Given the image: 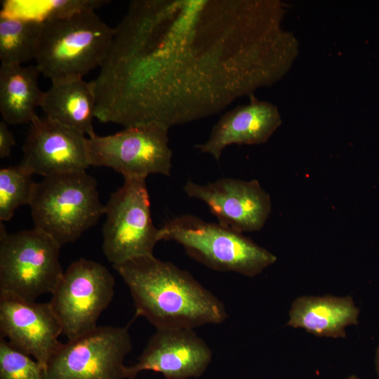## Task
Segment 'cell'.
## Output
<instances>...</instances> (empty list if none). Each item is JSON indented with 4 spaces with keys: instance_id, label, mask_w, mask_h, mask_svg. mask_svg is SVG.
I'll return each instance as SVG.
<instances>
[{
    "instance_id": "6da1fadb",
    "label": "cell",
    "mask_w": 379,
    "mask_h": 379,
    "mask_svg": "<svg viewBox=\"0 0 379 379\" xmlns=\"http://www.w3.org/2000/svg\"><path fill=\"white\" fill-rule=\"evenodd\" d=\"M91 81L95 118L168 128L275 81L284 41L269 1L135 0Z\"/></svg>"
},
{
    "instance_id": "7a4b0ae2",
    "label": "cell",
    "mask_w": 379,
    "mask_h": 379,
    "mask_svg": "<svg viewBox=\"0 0 379 379\" xmlns=\"http://www.w3.org/2000/svg\"><path fill=\"white\" fill-rule=\"evenodd\" d=\"M113 267L129 288L135 317H145L157 329H194L228 317L221 300L171 262L145 255Z\"/></svg>"
},
{
    "instance_id": "3957f363",
    "label": "cell",
    "mask_w": 379,
    "mask_h": 379,
    "mask_svg": "<svg viewBox=\"0 0 379 379\" xmlns=\"http://www.w3.org/2000/svg\"><path fill=\"white\" fill-rule=\"evenodd\" d=\"M114 32L94 9L44 21L35 65L52 84L83 79L102 64Z\"/></svg>"
},
{
    "instance_id": "277c9868",
    "label": "cell",
    "mask_w": 379,
    "mask_h": 379,
    "mask_svg": "<svg viewBox=\"0 0 379 379\" xmlns=\"http://www.w3.org/2000/svg\"><path fill=\"white\" fill-rule=\"evenodd\" d=\"M159 241H174L204 265L220 272L253 277L277 261V257L243 233L192 214L175 216L159 229Z\"/></svg>"
},
{
    "instance_id": "5b68a950",
    "label": "cell",
    "mask_w": 379,
    "mask_h": 379,
    "mask_svg": "<svg viewBox=\"0 0 379 379\" xmlns=\"http://www.w3.org/2000/svg\"><path fill=\"white\" fill-rule=\"evenodd\" d=\"M97 186L86 171L44 177L29 204L34 227L61 246L75 241L105 214Z\"/></svg>"
},
{
    "instance_id": "8992f818",
    "label": "cell",
    "mask_w": 379,
    "mask_h": 379,
    "mask_svg": "<svg viewBox=\"0 0 379 379\" xmlns=\"http://www.w3.org/2000/svg\"><path fill=\"white\" fill-rule=\"evenodd\" d=\"M61 246L36 229L8 234L0 223V291L35 301L52 293L62 277Z\"/></svg>"
},
{
    "instance_id": "52a82bcc",
    "label": "cell",
    "mask_w": 379,
    "mask_h": 379,
    "mask_svg": "<svg viewBox=\"0 0 379 379\" xmlns=\"http://www.w3.org/2000/svg\"><path fill=\"white\" fill-rule=\"evenodd\" d=\"M168 128L151 123L124 128L113 135L94 133L86 138L88 164L111 168L124 179H146L151 174L169 176L173 152Z\"/></svg>"
},
{
    "instance_id": "ba28073f",
    "label": "cell",
    "mask_w": 379,
    "mask_h": 379,
    "mask_svg": "<svg viewBox=\"0 0 379 379\" xmlns=\"http://www.w3.org/2000/svg\"><path fill=\"white\" fill-rule=\"evenodd\" d=\"M145 178H125L105 205L102 251L112 265L153 255L159 229L153 224Z\"/></svg>"
},
{
    "instance_id": "9c48e42d",
    "label": "cell",
    "mask_w": 379,
    "mask_h": 379,
    "mask_svg": "<svg viewBox=\"0 0 379 379\" xmlns=\"http://www.w3.org/2000/svg\"><path fill=\"white\" fill-rule=\"evenodd\" d=\"M114 279L106 267L81 258L64 272L50 303L68 340L93 329L114 294Z\"/></svg>"
},
{
    "instance_id": "30bf717a",
    "label": "cell",
    "mask_w": 379,
    "mask_h": 379,
    "mask_svg": "<svg viewBox=\"0 0 379 379\" xmlns=\"http://www.w3.org/2000/svg\"><path fill=\"white\" fill-rule=\"evenodd\" d=\"M129 326H97L65 343L49 359L46 379H124L132 350Z\"/></svg>"
},
{
    "instance_id": "8fae6325",
    "label": "cell",
    "mask_w": 379,
    "mask_h": 379,
    "mask_svg": "<svg viewBox=\"0 0 379 379\" xmlns=\"http://www.w3.org/2000/svg\"><path fill=\"white\" fill-rule=\"evenodd\" d=\"M183 190L204 202L218 223L241 233L262 229L272 212L270 196L257 180L222 178L206 185L188 180Z\"/></svg>"
},
{
    "instance_id": "7c38bea8",
    "label": "cell",
    "mask_w": 379,
    "mask_h": 379,
    "mask_svg": "<svg viewBox=\"0 0 379 379\" xmlns=\"http://www.w3.org/2000/svg\"><path fill=\"white\" fill-rule=\"evenodd\" d=\"M0 332L15 348L45 369L62 343L61 324L50 302H36L0 291Z\"/></svg>"
},
{
    "instance_id": "4fadbf2b",
    "label": "cell",
    "mask_w": 379,
    "mask_h": 379,
    "mask_svg": "<svg viewBox=\"0 0 379 379\" xmlns=\"http://www.w3.org/2000/svg\"><path fill=\"white\" fill-rule=\"evenodd\" d=\"M20 166L43 177L86 171L90 166L86 135L46 117L29 124Z\"/></svg>"
},
{
    "instance_id": "5bb4252c",
    "label": "cell",
    "mask_w": 379,
    "mask_h": 379,
    "mask_svg": "<svg viewBox=\"0 0 379 379\" xmlns=\"http://www.w3.org/2000/svg\"><path fill=\"white\" fill-rule=\"evenodd\" d=\"M212 359V352L194 329H157L133 366H125V378L143 371L161 373L165 379L200 377Z\"/></svg>"
},
{
    "instance_id": "9a60e30c",
    "label": "cell",
    "mask_w": 379,
    "mask_h": 379,
    "mask_svg": "<svg viewBox=\"0 0 379 379\" xmlns=\"http://www.w3.org/2000/svg\"><path fill=\"white\" fill-rule=\"evenodd\" d=\"M281 123L277 108L252 97L249 103L225 113L211 129L206 142L195 145L201 153L219 161L232 145H258L268 140Z\"/></svg>"
},
{
    "instance_id": "2e32d148",
    "label": "cell",
    "mask_w": 379,
    "mask_h": 379,
    "mask_svg": "<svg viewBox=\"0 0 379 379\" xmlns=\"http://www.w3.org/2000/svg\"><path fill=\"white\" fill-rule=\"evenodd\" d=\"M359 310L351 297L303 296L292 304L288 325L319 336H345V327L357 324Z\"/></svg>"
},
{
    "instance_id": "e0dca14e",
    "label": "cell",
    "mask_w": 379,
    "mask_h": 379,
    "mask_svg": "<svg viewBox=\"0 0 379 379\" xmlns=\"http://www.w3.org/2000/svg\"><path fill=\"white\" fill-rule=\"evenodd\" d=\"M40 108L45 117L88 136L95 133L96 98L91 81L83 79L52 84Z\"/></svg>"
},
{
    "instance_id": "ac0fdd59",
    "label": "cell",
    "mask_w": 379,
    "mask_h": 379,
    "mask_svg": "<svg viewBox=\"0 0 379 379\" xmlns=\"http://www.w3.org/2000/svg\"><path fill=\"white\" fill-rule=\"evenodd\" d=\"M36 65L1 64L0 112L7 124H30L36 117L44 92L40 89Z\"/></svg>"
},
{
    "instance_id": "d6986e66",
    "label": "cell",
    "mask_w": 379,
    "mask_h": 379,
    "mask_svg": "<svg viewBox=\"0 0 379 379\" xmlns=\"http://www.w3.org/2000/svg\"><path fill=\"white\" fill-rule=\"evenodd\" d=\"M41 29L38 21L1 14V64L22 65L34 60Z\"/></svg>"
},
{
    "instance_id": "ffe728a7",
    "label": "cell",
    "mask_w": 379,
    "mask_h": 379,
    "mask_svg": "<svg viewBox=\"0 0 379 379\" xmlns=\"http://www.w3.org/2000/svg\"><path fill=\"white\" fill-rule=\"evenodd\" d=\"M108 1L103 0H7L2 3L1 14L44 21L65 17L85 9H95Z\"/></svg>"
},
{
    "instance_id": "44dd1931",
    "label": "cell",
    "mask_w": 379,
    "mask_h": 379,
    "mask_svg": "<svg viewBox=\"0 0 379 379\" xmlns=\"http://www.w3.org/2000/svg\"><path fill=\"white\" fill-rule=\"evenodd\" d=\"M36 182L20 166L0 170V220L8 221L20 206L29 205Z\"/></svg>"
},
{
    "instance_id": "7402d4cb",
    "label": "cell",
    "mask_w": 379,
    "mask_h": 379,
    "mask_svg": "<svg viewBox=\"0 0 379 379\" xmlns=\"http://www.w3.org/2000/svg\"><path fill=\"white\" fill-rule=\"evenodd\" d=\"M0 379H46L45 368L1 336Z\"/></svg>"
},
{
    "instance_id": "603a6c76",
    "label": "cell",
    "mask_w": 379,
    "mask_h": 379,
    "mask_svg": "<svg viewBox=\"0 0 379 379\" xmlns=\"http://www.w3.org/2000/svg\"><path fill=\"white\" fill-rule=\"evenodd\" d=\"M15 145L13 133L8 129L7 124L0 121V158L4 159L11 155L12 147Z\"/></svg>"
},
{
    "instance_id": "cb8c5ba5",
    "label": "cell",
    "mask_w": 379,
    "mask_h": 379,
    "mask_svg": "<svg viewBox=\"0 0 379 379\" xmlns=\"http://www.w3.org/2000/svg\"><path fill=\"white\" fill-rule=\"evenodd\" d=\"M375 368H376L378 379H379V347L377 350V354H376V358H375Z\"/></svg>"
},
{
    "instance_id": "d4e9b609",
    "label": "cell",
    "mask_w": 379,
    "mask_h": 379,
    "mask_svg": "<svg viewBox=\"0 0 379 379\" xmlns=\"http://www.w3.org/2000/svg\"><path fill=\"white\" fill-rule=\"evenodd\" d=\"M347 379H359L358 377H357L356 375H351L350 377H348Z\"/></svg>"
}]
</instances>
